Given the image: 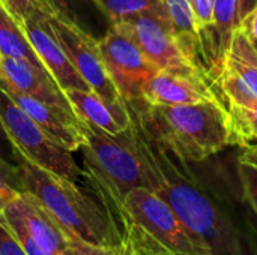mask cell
Here are the masks:
<instances>
[{
    "label": "cell",
    "instance_id": "obj_32",
    "mask_svg": "<svg viewBox=\"0 0 257 255\" xmlns=\"http://www.w3.org/2000/svg\"><path fill=\"white\" fill-rule=\"evenodd\" d=\"M251 41V44H253V47H254V50H256L257 53V41H254V39H250Z\"/></svg>",
    "mask_w": 257,
    "mask_h": 255
},
{
    "label": "cell",
    "instance_id": "obj_20",
    "mask_svg": "<svg viewBox=\"0 0 257 255\" xmlns=\"http://www.w3.org/2000/svg\"><path fill=\"white\" fill-rule=\"evenodd\" d=\"M224 68L232 69L257 96V53L241 27L233 33Z\"/></svg>",
    "mask_w": 257,
    "mask_h": 255
},
{
    "label": "cell",
    "instance_id": "obj_27",
    "mask_svg": "<svg viewBox=\"0 0 257 255\" xmlns=\"http://www.w3.org/2000/svg\"><path fill=\"white\" fill-rule=\"evenodd\" d=\"M69 237V255H125L120 249L113 246H102L84 242L72 234Z\"/></svg>",
    "mask_w": 257,
    "mask_h": 255
},
{
    "label": "cell",
    "instance_id": "obj_29",
    "mask_svg": "<svg viewBox=\"0 0 257 255\" xmlns=\"http://www.w3.org/2000/svg\"><path fill=\"white\" fill-rule=\"evenodd\" d=\"M0 255H27L0 213Z\"/></svg>",
    "mask_w": 257,
    "mask_h": 255
},
{
    "label": "cell",
    "instance_id": "obj_24",
    "mask_svg": "<svg viewBox=\"0 0 257 255\" xmlns=\"http://www.w3.org/2000/svg\"><path fill=\"white\" fill-rule=\"evenodd\" d=\"M23 191L17 164L0 158V212Z\"/></svg>",
    "mask_w": 257,
    "mask_h": 255
},
{
    "label": "cell",
    "instance_id": "obj_19",
    "mask_svg": "<svg viewBox=\"0 0 257 255\" xmlns=\"http://www.w3.org/2000/svg\"><path fill=\"white\" fill-rule=\"evenodd\" d=\"M0 57L21 59L36 68L45 69L33 47L30 45L26 33L15 18L0 3ZM47 71V69H45ZM48 72V71H47Z\"/></svg>",
    "mask_w": 257,
    "mask_h": 255
},
{
    "label": "cell",
    "instance_id": "obj_10",
    "mask_svg": "<svg viewBox=\"0 0 257 255\" xmlns=\"http://www.w3.org/2000/svg\"><path fill=\"white\" fill-rule=\"evenodd\" d=\"M21 29L26 33L35 53L38 54L39 60L63 92L69 89L90 90L87 83L81 78V75L71 63L56 35L53 33L45 12L36 9L29 14L24 18Z\"/></svg>",
    "mask_w": 257,
    "mask_h": 255
},
{
    "label": "cell",
    "instance_id": "obj_30",
    "mask_svg": "<svg viewBox=\"0 0 257 255\" xmlns=\"http://www.w3.org/2000/svg\"><path fill=\"white\" fill-rule=\"evenodd\" d=\"M239 27L248 35L250 39L257 41V3L245 14Z\"/></svg>",
    "mask_w": 257,
    "mask_h": 255
},
{
    "label": "cell",
    "instance_id": "obj_26",
    "mask_svg": "<svg viewBox=\"0 0 257 255\" xmlns=\"http://www.w3.org/2000/svg\"><path fill=\"white\" fill-rule=\"evenodd\" d=\"M3 6L20 26L23 24L24 18L36 9L45 12L47 15L51 14L44 0H3Z\"/></svg>",
    "mask_w": 257,
    "mask_h": 255
},
{
    "label": "cell",
    "instance_id": "obj_23",
    "mask_svg": "<svg viewBox=\"0 0 257 255\" xmlns=\"http://www.w3.org/2000/svg\"><path fill=\"white\" fill-rule=\"evenodd\" d=\"M220 86L223 93L226 95L229 102L242 105V107H257V96L253 93V90L229 68H224L220 78L215 83Z\"/></svg>",
    "mask_w": 257,
    "mask_h": 255
},
{
    "label": "cell",
    "instance_id": "obj_6",
    "mask_svg": "<svg viewBox=\"0 0 257 255\" xmlns=\"http://www.w3.org/2000/svg\"><path fill=\"white\" fill-rule=\"evenodd\" d=\"M0 123L18 156L74 183L83 180V168L75 162L72 152L50 138L2 89Z\"/></svg>",
    "mask_w": 257,
    "mask_h": 255
},
{
    "label": "cell",
    "instance_id": "obj_13",
    "mask_svg": "<svg viewBox=\"0 0 257 255\" xmlns=\"http://www.w3.org/2000/svg\"><path fill=\"white\" fill-rule=\"evenodd\" d=\"M217 99L208 78L170 71H158L142 89V101L149 105H184Z\"/></svg>",
    "mask_w": 257,
    "mask_h": 255
},
{
    "label": "cell",
    "instance_id": "obj_31",
    "mask_svg": "<svg viewBox=\"0 0 257 255\" xmlns=\"http://www.w3.org/2000/svg\"><path fill=\"white\" fill-rule=\"evenodd\" d=\"M0 158L12 162V164H17V159H18V155L15 152V149L12 147L9 138L6 137V132L0 123Z\"/></svg>",
    "mask_w": 257,
    "mask_h": 255
},
{
    "label": "cell",
    "instance_id": "obj_14",
    "mask_svg": "<svg viewBox=\"0 0 257 255\" xmlns=\"http://www.w3.org/2000/svg\"><path fill=\"white\" fill-rule=\"evenodd\" d=\"M245 3V0H214V24L202 45V57L211 83H217L224 71L233 33L248 12Z\"/></svg>",
    "mask_w": 257,
    "mask_h": 255
},
{
    "label": "cell",
    "instance_id": "obj_8",
    "mask_svg": "<svg viewBox=\"0 0 257 255\" xmlns=\"http://www.w3.org/2000/svg\"><path fill=\"white\" fill-rule=\"evenodd\" d=\"M98 44L105 69L123 102L142 99L143 86L158 68L119 24L113 23Z\"/></svg>",
    "mask_w": 257,
    "mask_h": 255
},
{
    "label": "cell",
    "instance_id": "obj_5",
    "mask_svg": "<svg viewBox=\"0 0 257 255\" xmlns=\"http://www.w3.org/2000/svg\"><path fill=\"white\" fill-rule=\"evenodd\" d=\"M17 167L24 191L51 213L62 228L84 242L113 246L108 222L95 198L84 194L78 183L63 179L18 156Z\"/></svg>",
    "mask_w": 257,
    "mask_h": 255
},
{
    "label": "cell",
    "instance_id": "obj_3",
    "mask_svg": "<svg viewBox=\"0 0 257 255\" xmlns=\"http://www.w3.org/2000/svg\"><path fill=\"white\" fill-rule=\"evenodd\" d=\"M83 182L90 188L110 227L114 248L120 249L123 203L130 191L148 188L145 167L133 144L130 128L117 135L84 122Z\"/></svg>",
    "mask_w": 257,
    "mask_h": 255
},
{
    "label": "cell",
    "instance_id": "obj_22",
    "mask_svg": "<svg viewBox=\"0 0 257 255\" xmlns=\"http://www.w3.org/2000/svg\"><path fill=\"white\" fill-rule=\"evenodd\" d=\"M95 3L104 11L111 23L148 11H166L164 0H95Z\"/></svg>",
    "mask_w": 257,
    "mask_h": 255
},
{
    "label": "cell",
    "instance_id": "obj_25",
    "mask_svg": "<svg viewBox=\"0 0 257 255\" xmlns=\"http://www.w3.org/2000/svg\"><path fill=\"white\" fill-rule=\"evenodd\" d=\"M239 179L244 197L257 216V164L239 161Z\"/></svg>",
    "mask_w": 257,
    "mask_h": 255
},
{
    "label": "cell",
    "instance_id": "obj_4",
    "mask_svg": "<svg viewBox=\"0 0 257 255\" xmlns=\"http://www.w3.org/2000/svg\"><path fill=\"white\" fill-rule=\"evenodd\" d=\"M120 251L125 255H214L160 195L145 186L125 197Z\"/></svg>",
    "mask_w": 257,
    "mask_h": 255
},
{
    "label": "cell",
    "instance_id": "obj_33",
    "mask_svg": "<svg viewBox=\"0 0 257 255\" xmlns=\"http://www.w3.org/2000/svg\"><path fill=\"white\" fill-rule=\"evenodd\" d=\"M0 3H2V5H3V0H0Z\"/></svg>",
    "mask_w": 257,
    "mask_h": 255
},
{
    "label": "cell",
    "instance_id": "obj_12",
    "mask_svg": "<svg viewBox=\"0 0 257 255\" xmlns=\"http://www.w3.org/2000/svg\"><path fill=\"white\" fill-rule=\"evenodd\" d=\"M0 213L8 222L21 225L39 245L50 252L69 255L68 233L30 192H20Z\"/></svg>",
    "mask_w": 257,
    "mask_h": 255
},
{
    "label": "cell",
    "instance_id": "obj_9",
    "mask_svg": "<svg viewBox=\"0 0 257 255\" xmlns=\"http://www.w3.org/2000/svg\"><path fill=\"white\" fill-rule=\"evenodd\" d=\"M47 20L71 63L90 90L108 104H123L105 69L98 39L56 15H47Z\"/></svg>",
    "mask_w": 257,
    "mask_h": 255
},
{
    "label": "cell",
    "instance_id": "obj_17",
    "mask_svg": "<svg viewBox=\"0 0 257 255\" xmlns=\"http://www.w3.org/2000/svg\"><path fill=\"white\" fill-rule=\"evenodd\" d=\"M164 6L170 20L175 38L187 56V59L206 75V68L202 57V47L197 24L194 20V12L190 0H164Z\"/></svg>",
    "mask_w": 257,
    "mask_h": 255
},
{
    "label": "cell",
    "instance_id": "obj_16",
    "mask_svg": "<svg viewBox=\"0 0 257 255\" xmlns=\"http://www.w3.org/2000/svg\"><path fill=\"white\" fill-rule=\"evenodd\" d=\"M65 95L74 113L86 123L93 125L110 135L126 131L131 125V116L126 104H108L92 90L69 89Z\"/></svg>",
    "mask_w": 257,
    "mask_h": 255
},
{
    "label": "cell",
    "instance_id": "obj_7",
    "mask_svg": "<svg viewBox=\"0 0 257 255\" xmlns=\"http://www.w3.org/2000/svg\"><path fill=\"white\" fill-rule=\"evenodd\" d=\"M114 24H119L134 39L143 54L158 68V71L199 75L209 80V77L196 68L181 50L166 11L142 12L116 21Z\"/></svg>",
    "mask_w": 257,
    "mask_h": 255
},
{
    "label": "cell",
    "instance_id": "obj_2",
    "mask_svg": "<svg viewBox=\"0 0 257 255\" xmlns=\"http://www.w3.org/2000/svg\"><path fill=\"white\" fill-rule=\"evenodd\" d=\"M146 134L182 162H199L230 146L227 108L217 101L184 105L125 102Z\"/></svg>",
    "mask_w": 257,
    "mask_h": 255
},
{
    "label": "cell",
    "instance_id": "obj_11",
    "mask_svg": "<svg viewBox=\"0 0 257 255\" xmlns=\"http://www.w3.org/2000/svg\"><path fill=\"white\" fill-rule=\"evenodd\" d=\"M0 89L24 111L32 120L56 143L69 152H77L86 141L84 122L71 110L48 105L29 98L15 90L9 83L0 78Z\"/></svg>",
    "mask_w": 257,
    "mask_h": 255
},
{
    "label": "cell",
    "instance_id": "obj_1",
    "mask_svg": "<svg viewBox=\"0 0 257 255\" xmlns=\"http://www.w3.org/2000/svg\"><path fill=\"white\" fill-rule=\"evenodd\" d=\"M130 135L145 167L148 188L172 207L179 219L212 249V254L239 255L235 234L188 171L187 162L152 140L134 117H131Z\"/></svg>",
    "mask_w": 257,
    "mask_h": 255
},
{
    "label": "cell",
    "instance_id": "obj_18",
    "mask_svg": "<svg viewBox=\"0 0 257 255\" xmlns=\"http://www.w3.org/2000/svg\"><path fill=\"white\" fill-rule=\"evenodd\" d=\"M50 9V15H56L96 39H101L113 23L95 0H44Z\"/></svg>",
    "mask_w": 257,
    "mask_h": 255
},
{
    "label": "cell",
    "instance_id": "obj_21",
    "mask_svg": "<svg viewBox=\"0 0 257 255\" xmlns=\"http://www.w3.org/2000/svg\"><path fill=\"white\" fill-rule=\"evenodd\" d=\"M230 125V144L241 150L257 146V107H242L229 102L227 107Z\"/></svg>",
    "mask_w": 257,
    "mask_h": 255
},
{
    "label": "cell",
    "instance_id": "obj_15",
    "mask_svg": "<svg viewBox=\"0 0 257 255\" xmlns=\"http://www.w3.org/2000/svg\"><path fill=\"white\" fill-rule=\"evenodd\" d=\"M0 78L29 98L74 111L54 78L45 69L36 68L26 60L0 57Z\"/></svg>",
    "mask_w": 257,
    "mask_h": 255
},
{
    "label": "cell",
    "instance_id": "obj_28",
    "mask_svg": "<svg viewBox=\"0 0 257 255\" xmlns=\"http://www.w3.org/2000/svg\"><path fill=\"white\" fill-rule=\"evenodd\" d=\"M5 222L8 224V227L11 228V231L14 233V236L17 237V240L20 242V245L23 246V249L26 251L27 255H56L50 252L48 249H45L42 245H39L21 225H18L15 222H8L6 219H5Z\"/></svg>",
    "mask_w": 257,
    "mask_h": 255
}]
</instances>
